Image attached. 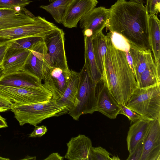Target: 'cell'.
<instances>
[{
    "label": "cell",
    "instance_id": "cell-11",
    "mask_svg": "<svg viewBox=\"0 0 160 160\" xmlns=\"http://www.w3.org/2000/svg\"><path fill=\"white\" fill-rule=\"evenodd\" d=\"M97 0H72L64 12L61 23L65 27H77L80 20L95 8Z\"/></svg>",
    "mask_w": 160,
    "mask_h": 160
},
{
    "label": "cell",
    "instance_id": "cell-20",
    "mask_svg": "<svg viewBox=\"0 0 160 160\" xmlns=\"http://www.w3.org/2000/svg\"><path fill=\"white\" fill-rule=\"evenodd\" d=\"M148 26L150 49L156 64L160 66V22L157 15L148 14Z\"/></svg>",
    "mask_w": 160,
    "mask_h": 160
},
{
    "label": "cell",
    "instance_id": "cell-41",
    "mask_svg": "<svg viewBox=\"0 0 160 160\" xmlns=\"http://www.w3.org/2000/svg\"><path fill=\"white\" fill-rule=\"evenodd\" d=\"M4 74L3 70L1 66H0V78Z\"/></svg>",
    "mask_w": 160,
    "mask_h": 160
},
{
    "label": "cell",
    "instance_id": "cell-3",
    "mask_svg": "<svg viewBox=\"0 0 160 160\" xmlns=\"http://www.w3.org/2000/svg\"><path fill=\"white\" fill-rule=\"evenodd\" d=\"M11 110L20 126L29 124L35 127L46 119L68 113L69 109L52 98L45 101L13 106Z\"/></svg>",
    "mask_w": 160,
    "mask_h": 160
},
{
    "label": "cell",
    "instance_id": "cell-19",
    "mask_svg": "<svg viewBox=\"0 0 160 160\" xmlns=\"http://www.w3.org/2000/svg\"><path fill=\"white\" fill-rule=\"evenodd\" d=\"M130 52L132 62V72L138 85L142 73L154 61L150 49L139 48L130 43Z\"/></svg>",
    "mask_w": 160,
    "mask_h": 160
},
{
    "label": "cell",
    "instance_id": "cell-7",
    "mask_svg": "<svg viewBox=\"0 0 160 160\" xmlns=\"http://www.w3.org/2000/svg\"><path fill=\"white\" fill-rule=\"evenodd\" d=\"M0 94L9 99L13 106L28 104L49 100L52 94L41 90L0 85Z\"/></svg>",
    "mask_w": 160,
    "mask_h": 160
},
{
    "label": "cell",
    "instance_id": "cell-39",
    "mask_svg": "<svg viewBox=\"0 0 160 160\" xmlns=\"http://www.w3.org/2000/svg\"><path fill=\"white\" fill-rule=\"evenodd\" d=\"M23 160H28V159H32V160H36V157H30L28 156H27L26 157H25L23 159Z\"/></svg>",
    "mask_w": 160,
    "mask_h": 160
},
{
    "label": "cell",
    "instance_id": "cell-2",
    "mask_svg": "<svg viewBox=\"0 0 160 160\" xmlns=\"http://www.w3.org/2000/svg\"><path fill=\"white\" fill-rule=\"evenodd\" d=\"M106 36L105 72L102 79L118 103L126 105L138 85L125 52L117 49Z\"/></svg>",
    "mask_w": 160,
    "mask_h": 160
},
{
    "label": "cell",
    "instance_id": "cell-30",
    "mask_svg": "<svg viewBox=\"0 0 160 160\" xmlns=\"http://www.w3.org/2000/svg\"><path fill=\"white\" fill-rule=\"evenodd\" d=\"M89 160H111L110 153L104 148L100 146L92 147Z\"/></svg>",
    "mask_w": 160,
    "mask_h": 160
},
{
    "label": "cell",
    "instance_id": "cell-37",
    "mask_svg": "<svg viewBox=\"0 0 160 160\" xmlns=\"http://www.w3.org/2000/svg\"><path fill=\"white\" fill-rule=\"evenodd\" d=\"M64 157L61 156L58 153H52L49 155L44 160H63Z\"/></svg>",
    "mask_w": 160,
    "mask_h": 160
},
{
    "label": "cell",
    "instance_id": "cell-25",
    "mask_svg": "<svg viewBox=\"0 0 160 160\" xmlns=\"http://www.w3.org/2000/svg\"><path fill=\"white\" fill-rule=\"evenodd\" d=\"M158 83H160V67L157 66L154 61L141 74L138 87L145 88Z\"/></svg>",
    "mask_w": 160,
    "mask_h": 160
},
{
    "label": "cell",
    "instance_id": "cell-38",
    "mask_svg": "<svg viewBox=\"0 0 160 160\" xmlns=\"http://www.w3.org/2000/svg\"><path fill=\"white\" fill-rule=\"evenodd\" d=\"M8 127L6 119L3 118L0 114V129Z\"/></svg>",
    "mask_w": 160,
    "mask_h": 160
},
{
    "label": "cell",
    "instance_id": "cell-36",
    "mask_svg": "<svg viewBox=\"0 0 160 160\" xmlns=\"http://www.w3.org/2000/svg\"><path fill=\"white\" fill-rule=\"evenodd\" d=\"M10 45L9 42L0 46V66L2 63L6 51Z\"/></svg>",
    "mask_w": 160,
    "mask_h": 160
},
{
    "label": "cell",
    "instance_id": "cell-27",
    "mask_svg": "<svg viewBox=\"0 0 160 160\" xmlns=\"http://www.w3.org/2000/svg\"><path fill=\"white\" fill-rule=\"evenodd\" d=\"M44 40V38L40 37H27L9 42L10 46L15 48L27 49L31 50L38 43Z\"/></svg>",
    "mask_w": 160,
    "mask_h": 160
},
{
    "label": "cell",
    "instance_id": "cell-26",
    "mask_svg": "<svg viewBox=\"0 0 160 160\" xmlns=\"http://www.w3.org/2000/svg\"><path fill=\"white\" fill-rule=\"evenodd\" d=\"M72 0H55L47 5H42L40 8L49 13L55 21L61 23L65 11Z\"/></svg>",
    "mask_w": 160,
    "mask_h": 160
},
{
    "label": "cell",
    "instance_id": "cell-1",
    "mask_svg": "<svg viewBox=\"0 0 160 160\" xmlns=\"http://www.w3.org/2000/svg\"><path fill=\"white\" fill-rule=\"evenodd\" d=\"M109 9L107 30L122 35L139 48L150 49L148 39V14L143 4L117 0Z\"/></svg>",
    "mask_w": 160,
    "mask_h": 160
},
{
    "label": "cell",
    "instance_id": "cell-9",
    "mask_svg": "<svg viewBox=\"0 0 160 160\" xmlns=\"http://www.w3.org/2000/svg\"><path fill=\"white\" fill-rule=\"evenodd\" d=\"M31 51L24 70L34 75L42 81L52 66L47 54V48L44 41L39 42Z\"/></svg>",
    "mask_w": 160,
    "mask_h": 160
},
{
    "label": "cell",
    "instance_id": "cell-29",
    "mask_svg": "<svg viewBox=\"0 0 160 160\" xmlns=\"http://www.w3.org/2000/svg\"><path fill=\"white\" fill-rule=\"evenodd\" d=\"M28 0H0V8H14L21 10L28 5Z\"/></svg>",
    "mask_w": 160,
    "mask_h": 160
},
{
    "label": "cell",
    "instance_id": "cell-13",
    "mask_svg": "<svg viewBox=\"0 0 160 160\" xmlns=\"http://www.w3.org/2000/svg\"><path fill=\"white\" fill-rule=\"evenodd\" d=\"M97 99L96 111L111 119L116 118L121 107L109 92L102 79L97 82L96 87Z\"/></svg>",
    "mask_w": 160,
    "mask_h": 160
},
{
    "label": "cell",
    "instance_id": "cell-43",
    "mask_svg": "<svg viewBox=\"0 0 160 160\" xmlns=\"http://www.w3.org/2000/svg\"><path fill=\"white\" fill-rule=\"evenodd\" d=\"M10 160L8 158H5L0 156V160Z\"/></svg>",
    "mask_w": 160,
    "mask_h": 160
},
{
    "label": "cell",
    "instance_id": "cell-32",
    "mask_svg": "<svg viewBox=\"0 0 160 160\" xmlns=\"http://www.w3.org/2000/svg\"><path fill=\"white\" fill-rule=\"evenodd\" d=\"M145 8L148 14L157 15L160 12V0H147Z\"/></svg>",
    "mask_w": 160,
    "mask_h": 160
},
{
    "label": "cell",
    "instance_id": "cell-44",
    "mask_svg": "<svg viewBox=\"0 0 160 160\" xmlns=\"http://www.w3.org/2000/svg\"><path fill=\"white\" fill-rule=\"evenodd\" d=\"M55 0H49V2H53L54 1H55Z\"/></svg>",
    "mask_w": 160,
    "mask_h": 160
},
{
    "label": "cell",
    "instance_id": "cell-6",
    "mask_svg": "<svg viewBox=\"0 0 160 160\" xmlns=\"http://www.w3.org/2000/svg\"><path fill=\"white\" fill-rule=\"evenodd\" d=\"M58 27L44 18L38 16L34 22L0 30V46L18 39L29 37L44 38Z\"/></svg>",
    "mask_w": 160,
    "mask_h": 160
},
{
    "label": "cell",
    "instance_id": "cell-17",
    "mask_svg": "<svg viewBox=\"0 0 160 160\" xmlns=\"http://www.w3.org/2000/svg\"><path fill=\"white\" fill-rule=\"evenodd\" d=\"M31 51L12 48H8L1 66L4 74L24 70L26 61Z\"/></svg>",
    "mask_w": 160,
    "mask_h": 160
},
{
    "label": "cell",
    "instance_id": "cell-5",
    "mask_svg": "<svg viewBox=\"0 0 160 160\" xmlns=\"http://www.w3.org/2000/svg\"><path fill=\"white\" fill-rule=\"evenodd\" d=\"M78 90L72 107L68 114L75 120L78 121L83 114H92L96 111V87L97 83L93 82L83 66L79 72Z\"/></svg>",
    "mask_w": 160,
    "mask_h": 160
},
{
    "label": "cell",
    "instance_id": "cell-23",
    "mask_svg": "<svg viewBox=\"0 0 160 160\" xmlns=\"http://www.w3.org/2000/svg\"><path fill=\"white\" fill-rule=\"evenodd\" d=\"M106 37V35L102 32L92 39L94 56L102 78L105 72V60L107 50Z\"/></svg>",
    "mask_w": 160,
    "mask_h": 160
},
{
    "label": "cell",
    "instance_id": "cell-14",
    "mask_svg": "<svg viewBox=\"0 0 160 160\" xmlns=\"http://www.w3.org/2000/svg\"><path fill=\"white\" fill-rule=\"evenodd\" d=\"M38 17L25 8H0V30L33 23Z\"/></svg>",
    "mask_w": 160,
    "mask_h": 160
},
{
    "label": "cell",
    "instance_id": "cell-31",
    "mask_svg": "<svg viewBox=\"0 0 160 160\" xmlns=\"http://www.w3.org/2000/svg\"><path fill=\"white\" fill-rule=\"evenodd\" d=\"M120 105L121 109L119 114H122L127 116L129 120L133 123L141 119L149 120L135 111L128 108L125 105Z\"/></svg>",
    "mask_w": 160,
    "mask_h": 160
},
{
    "label": "cell",
    "instance_id": "cell-35",
    "mask_svg": "<svg viewBox=\"0 0 160 160\" xmlns=\"http://www.w3.org/2000/svg\"><path fill=\"white\" fill-rule=\"evenodd\" d=\"M47 127L44 125L40 126H36L33 131L29 135V137L31 138L40 137L44 134L47 131Z\"/></svg>",
    "mask_w": 160,
    "mask_h": 160
},
{
    "label": "cell",
    "instance_id": "cell-34",
    "mask_svg": "<svg viewBox=\"0 0 160 160\" xmlns=\"http://www.w3.org/2000/svg\"><path fill=\"white\" fill-rule=\"evenodd\" d=\"M13 106V104L9 99L0 94V112L11 110Z\"/></svg>",
    "mask_w": 160,
    "mask_h": 160
},
{
    "label": "cell",
    "instance_id": "cell-15",
    "mask_svg": "<svg viewBox=\"0 0 160 160\" xmlns=\"http://www.w3.org/2000/svg\"><path fill=\"white\" fill-rule=\"evenodd\" d=\"M0 85L37 89H47L38 77L24 70L3 74L0 78Z\"/></svg>",
    "mask_w": 160,
    "mask_h": 160
},
{
    "label": "cell",
    "instance_id": "cell-10",
    "mask_svg": "<svg viewBox=\"0 0 160 160\" xmlns=\"http://www.w3.org/2000/svg\"><path fill=\"white\" fill-rule=\"evenodd\" d=\"M109 15V9L100 6L95 8L79 21L84 36L92 39L106 27Z\"/></svg>",
    "mask_w": 160,
    "mask_h": 160
},
{
    "label": "cell",
    "instance_id": "cell-16",
    "mask_svg": "<svg viewBox=\"0 0 160 160\" xmlns=\"http://www.w3.org/2000/svg\"><path fill=\"white\" fill-rule=\"evenodd\" d=\"M69 74L62 69L51 67L43 79L44 86L52 94V98L59 99L67 88L70 79Z\"/></svg>",
    "mask_w": 160,
    "mask_h": 160
},
{
    "label": "cell",
    "instance_id": "cell-28",
    "mask_svg": "<svg viewBox=\"0 0 160 160\" xmlns=\"http://www.w3.org/2000/svg\"><path fill=\"white\" fill-rule=\"evenodd\" d=\"M114 46L117 49L127 52L130 48L128 41L122 35L116 32L109 31L107 33Z\"/></svg>",
    "mask_w": 160,
    "mask_h": 160
},
{
    "label": "cell",
    "instance_id": "cell-40",
    "mask_svg": "<svg viewBox=\"0 0 160 160\" xmlns=\"http://www.w3.org/2000/svg\"><path fill=\"white\" fill-rule=\"evenodd\" d=\"M129 1L141 4H143L144 2V0H130Z\"/></svg>",
    "mask_w": 160,
    "mask_h": 160
},
{
    "label": "cell",
    "instance_id": "cell-4",
    "mask_svg": "<svg viewBox=\"0 0 160 160\" xmlns=\"http://www.w3.org/2000/svg\"><path fill=\"white\" fill-rule=\"evenodd\" d=\"M125 106L150 120L160 118V83L138 87Z\"/></svg>",
    "mask_w": 160,
    "mask_h": 160
},
{
    "label": "cell",
    "instance_id": "cell-33",
    "mask_svg": "<svg viewBox=\"0 0 160 160\" xmlns=\"http://www.w3.org/2000/svg\"><path fill=\"white\" fill-rule=\"evenodd\" d=\"M143 140L140 142L136 146L133 152L127 159V160H140L143 149Z\"/></svg>",
    "mask_w": 160,
    "mask_h": 160
},
{
    "label": "cell",
    "instance_id": "cell-42",
    "mask_svg": "<svg viewBox=\"0 0 160 160\" xmlns=\"http://www.w3.org/2000/svg\"><path fill=\"white\" fill-rule=\"evenodd\" d=\"M120 159L118 156H114L111 158V160H120Z\"/></svg>",
    "mask_w": 160,
    "mask_h": 160
},
{
    "label": "cell",
    "instance_id": "cell-21",
    "mask_svg": "<svg viewBox=\"0 0 160 160\" xmlns=\"http://www.w3.org/2000/svg\"><path fill=\"white\" fill-rule=\"evenodd\" d=\"M151 121L140 120L134 123L129 128L127 138L129 154L133 152L137 145L143 140Z\"/></svg>",
    "mask_w": 160,
    "mask_h": 160
},
{
    "label": "cell",
    "instance_id": "cell-22",
    "mask_svg": "<svg viewBox=\"0 0 160 160\" xmlns=\"http://www.w3.org/2000/svg\"><path fill=\"white\" fill-rule=\"evenodd\" d=\"M84 64L93 82L97 83L102 78L97 65L93 52L92 38L84 36Z\"/></svg>",
    "mask_w": 160,
    "mask_h": 160
},
{
    "label": "cell",
    "instance_id": "cell-24",
    "mask_svg": "<svg viewBox=\"0 0 160 160\" xmlns=\"http://www.w3.org/2000/svg\"><path fill=\"white\" fill-rule=\"evenodd\" d=\"M79 77V72L70 70L68 85L62 96L56 100L59 104L67 106L69 110L72 107L75 102L78 88Z\"/></svg>",
    "mask_w": 160,
    "mask_h": 160
},
{
    "label": "cell",
    "instance_id": "cell-8",
    "mask_svg": "<svg viewBox=\"0 0 160 160\" xmlns=\"http://www.w3.org/2000/svg\"><path fill=\"white\" fill-rule=\"evenodd\" d=\"M65 33L58 28L44 39L47 48V54L52 67L58 68L70 73L64 46Z\"/></svg>",
    "mask_w": 160,
    "mask_h": 160
},
{
    "label": "cell",
    "instance_id": "cell-12",
    "mask_svg": "<svg viewBox=\"0 0 160 160\" xmlns=\"http://www.w3.org/2000/svg\"><path fill=\"white\" fill-rule=\"evenodd\" d=\"M143 142L140 160H160V118L151 121Z\"/></svg>",
    "mask_w": 160,
    "mask_h": 160
},
{
    "label": "cell",
    "instance_id": "cell-18",
    "mask_svg": "<svg viewBox=\"0 0 160 160\" xmlns=\"http://www.w3.org/2000/svg\"><path fill=\"white\" fill-rule=\"evenodd\" d=\"M64 158L70 160H89L92 146L91 140L84 135L72 137L67 143Z\"/></svg>",
    "mask_w": 160,
    "mask_h": 160
}]
</instances>
